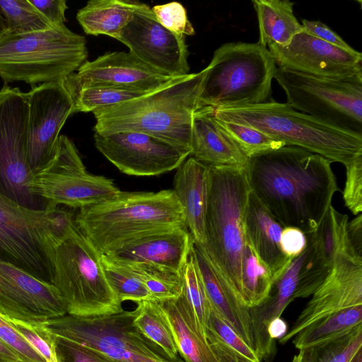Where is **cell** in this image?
Segmentation results:
<instances>
[{"instance_id":"9a60e30c","label":"cell","mask_w":362,"mask_h":362,"mask_svg":"<svg viewBox=\"0 0 362 362\" xmlns=\"http://www.w3.org/2000/svg\"><path fill=\"white\" fill-rule=\"evenodd\" d=\"M116 40L140 60L165 75L177 78L189 74L185 36L164 28L147 4L136 1L130 21Z\"/></svg>"},{"instance_id":"74e56055","label":"cell","mask_w":362,"mask_h":362,"mask_svg":"<svg viewBox=\"0 0 362 362\" xmlns=\"http://www.w3.org/2000/svg\"><path fill=\"white\" fill-rule=\"evenodd\" d=\"M216 119L247 158L264 151L286 146L284 142L275 139L255 128Z\"/></svg>"},{"instance_id":"484cf974","label":"cell","mask_w":362,"mask_h":362,"mask_svg":"<svg viewBox=\"0 0 362 362\" xmlns=\"http://www.w3.org/2000/svg\"><path fill=\"white\" fill-rule=\"evenodd\" d=\"M283 228L250 191L245 215V238L270 270L273 281L284 273L292 259L281 247Z\"/></svg>"},{"instance_id":"c3c4849f","label":"cell","mask_w":362,"mask_h":362,"mask_svg":"<svg viewBox=\"0 0 362 362\" xmlns=\"http://www.w3.org/2000/svg\"><path fill=\"white\" fill-rule=\"evenodd\" d=\"M53 26L64 25L65 11L68 8L65 0H29Z\"/></svg>"},{"instance_id":"f6af8a7d","label":"cell","mask_w":362,"mask_h":362,"mask_svg":"<svg viewBox=\"0 0 362 362\" xmlns=\"http://www.w3.org/2000/svg\"><path fill=\"white\" fill-rule=\"evenodd\" d=\"M0 339L24 362H47L20 333L10 319L1 313Z\"/></svg>"},{"instance_id":"7bdbcfd3","label":"cell","mask_w":362,"mask_h":362,"mask_svg":"<svg viewBox=\"0 0 362 362\" xmlns=\"http://www.w3.org/2000/svg\"><path fill=\"white\" fill-rule=\"evenodd\" d=\"M55 354L57 362H116L98 350L54 335Z\"/></svg>"},{"instance_id":"b9f144b4","label":"cell","mask_w":362,"mask_h":362,"mask_svg":"<svg viewBox=\"0 0 362 362\" xmlns=\"http://www.w3.org/2000/svg\"><path fill=\"white\" fill-rule=\"evenodd\" d=\"M9 319L20 333L42 356L47 362H57L54 335L48 332L42 325L41 322Z\"/></svg>"},{"instance_id":"7402d4cb","label":"cell","mask_w":362,"mask_h":362,"mask_svg":"<svg viewBox=\"0 0 362 362\" xmlns=\"http://www.w3.org/2000/svg\"><path fill=\"white\" fill-rule=\"evenodd\" d=\"M194 239L187 228L148 233L107 252L118 263H141L182 273L190 255Z\"/></svg>"},{"instance_id":"52a82bcc","label":"cell","mask_w":362,"mask_h":362,"mask_svg":"<svg viewBox=\"0 0 362 362\" xmlns=\"http://www.w3.org/2000/svg\"><path fill=\"white\" fill-rule=\"evenodd\" d=\"M88 57L86 39L65 25L0 39V77L5 83H57L74 73Z\"/></svg>"},{"instance_id":"8d00e7d4","label":"cell","mask_w":362,"mask_h":362,"mask_svg":"<svg viewBox=\"0 0 362 362\" xmlns=\"http://www.w3.org/2000/svg\"><path fill=\"white\" fill-rule=\"evenodd\" d=\"M101 264L108 284L122 303L131 300L137 303L151 299L146 286L131 270L103 254Z\"/></svg>"},{"instance_id":"30bf717a","label":"cell","mask_w":362,"mask_h":362,"mask_svg":"<svg viewBox=\"0 0 362 362\" xmlns=\"http://www.w3.org/2000/svg\"><path fill=\"white\" fill-rule=\"evenodd\" d=\"M135 310L93 317L66 314L42 322L52 334L84 344L116 362H185L175 360L134 325Z\"/></svg>"},{"instance_id":"ab89813d","label":"cell","mask_w":362,"mask_h":362,"mask_svg":"<svg viewBox=\"0 0 362 362\" xmlns=\"http://www.w3.org/2000/svg\"><path fill=\"white\" fill-rule=\"evenodd\" d=\"M362 326L349 334L318 348H310L312 362H350L361 350Z\"/></svg>"},{"instance_id":"ffe728a7","label":"cell","mask_w":362,"mask_h":362,"mask_svg":"<svg viewBox=\"0 0 362 362\" xmlns=\"http://www.w3.org/2000/svg\"><path fill=\"white\" fill-rule=\"evenodd\" d=\"M358 305H362V262L341 254L279 342H288L302 329L328 315Z\"/></svg>"},{"instance_id":"603a6c76","label":"cell","mask_w":362,"mask_h":362,"mask_svg":"<svg viewBox=\"0 0 362 362\" xmlns=\"http://www.w3.org/2000/svg\"><path fill=\"white\" fill-rule=\"evenodd\" d=\"M191 255L212 308L255 351L253 327L249 308L240 301L229 284L212 263L202 245L194 241Z\"/></svg>"},{"instance_id":"7dc6e473","label":"cell","mask_w":362,"mask_h":362,"mask_svg":"<svg viewBox=\"0 0 362 362\" xmlns=\"http://www.w3.org/2000/svg\"><path fill=\"white\" fill-rule=\"evenodd\" d=\"M301 25L305 32L317 38L344 49L354 50L337 33L321 21L302 19Z\"/></svg>"},{"instance_id":"6f0895ef","label":"cell","mask_w":362,"mask_h":362,"mask_svg":"<svg viewBox=\"0 0 362 362\" xmlns=\"http://www.w3.org/2000/svg\"><path fill=\"white\" fill-rule=\"evenodd\" d=\"M350 362H362V351H359Z\"/></svg>"},{"instance_id":"d6986e66","label":"cell","mask_w":362,"mask_h":362,"mask_svg":"<svg viewBox=\"0 0 362 362\" xmlns=\"http://www.w3.org/2000/svg\"><path fill=\"white\" fill-rule=\"evenodd\" d=\"M276 67L319 77L341 78L362 74V54L327 43L304 30L286 47H268Z\"/></svg>"},{"instance_id":"5b68a950","label":"cell","mask_w":362,"mask_h":362,"mask_svg":"<svg viewBox=\"0 0 362 362\" xmlns=\"http://www.w3.org/2000/svg\"><path fill=\"white\" fill-rule=\"evenodd\" d=\"M250 191L245 167L209 165L202 246L238 299L246 243L245 215Z\"/></svg>"},{"instance_id":"e575fe53","label":"cell","mask_w":362,"mask_h":362,"mask_svg":"<svg viewBox=\"0 0 362 362\" xmlns=\"http://www.w3.org/2000/svg\"><path fill=\"white\" fill-rule=\"evenodd\" d=\"M347 223L348 216L338 212L331 205L313 233L325 261L331 267L339 255H347Z\"/></svg>"},{"instance_id":"816d5d0a","label":"cell","mask_w":362,"mask_h":362,"mask_svg":"<svg viewBox=\"0 0 362 362\" xmlns=\"http://www.w3.org/2000/svg\"><path fill=\"white\" fill-rule=\"evenodd\" d=\"M206 339L219 362H252L217 338L206 335Z\"/></svg>"},{"instance_id":"277c9868","label":"cell","mask_w":362,"mask_h":362,"mask_svg":"<svg viewBox=\"0 0 362 362\" xmlns=\"http://www.w3.org/2000/svg\"><path fill=\"white\" fill-rule=\"evenodd\" d=\"M216 118L245 124L271 137L346 165L362 155V135L333 126L274 100L218 107Z\"/></svg>"},{"instance_id":"83f0119b","label":"cell","mask_w":362,"mask_h":362,"mask_svg":"<svg viewBox=\"0 0 362 362\" xmlns=\"http://www.w3.org/2000/svg\"><path fill=\"white\" fill-rule=\"evenodd\" d=\"M259 38L257 43L267 47L272 45L286 47L303 30L293 13L294 3L289 0H254Z\"/></svg>"},{"instance_id":"f907efd6","label":"cell","mask_w":362,"mask_h":362,"mask_svg":"<svg viewBox=\"0 0 362 362\" xmlns=\"http://www.w3.org/2000/svg\"><path fill=\"white\" fill-rule=\"evenodd\" d=\"M347 255L362 262V214L348 222L346 226Z\"/></svg>"},{"instance_id":"836d02e7","label":"cell","mask_w":362,"mask_h":362,"mask_svg":"<svg viewBox=\"0 0 362 362\" xmlns=\"http://www.w3.org/2000/svg\"><path fill=\"white\" fill-rule=\"evenodd\" d=\"M118 264L125 267L136 274L147 288L152 300L161 302L175 298L182 292V272L177 273L141 263Z\"/></svg>"},{"instance_id":"bcb514c9","label":"cell","mask_w":362,"mask_h":362,"mask_svg":"<svg viewBox=\"0 0 362 362\" xmlns=\"http://www.w3.org/2000/svg\"><path fill=\"white\" fill-rule=\"evenodd\" d=\"M345 167L343 199L346 206L357 216L362 212V155Z\"/></svg>"},{"instance_id":"e0dca14e","label":"cell","mask_w":362,"mask_h":362,"mask_svg":"<svg viewBox=\"0 0 362 362\" xmlns=\"http://www.w3.org/2000/svg\"><path fill=\"white\" fill-rule=\"evenodd\" d=\"M28 93V158L36 174L54 157L59 132L73 114L71 95L62 82L34 86Z\"/></svg>"},{"instance_id":"9f6ffc18","label":"cell","mask_w":362,"mask_h":362,"mask_svg":"<svg viewBox=\"0 0 362 362\" xmlns=\"http://www.w3.org/2000/svg\"><path fill=\"white\" fill-rule=\"evenodd\" d=\"M8 34L6 21L0 13V39L5 35Z\"/></svg>"},{"instance_id":"44dd1931","label":"cell","mask_w":362,"mask_h":362,"mask_svg":"<svg viewBox=\"0 0 362 362\" xmlns=\"http://www.w3.org/2000/svg\"><path fill=\"white\" fill-rule=\"evenodd\" d=\"M173 78L148 66L129 52H112L93 61H86L76 73L70 74L62 83L71 89L105 84L151 93Z\"/></svg>"},{"instance_id":"ac0fdd59","label":"cell","mask_w":362,"mask_h":362,"mask_svg":"<svg viewBox=\"0 0 362 362\" xmlns=\"http://www.w3.org/2000/svg\"><path fill=\"white\" fill-rule=\"evenodd\" d=\"M0 313L9 318L42 322L67 314L51 283L0 259Z\"/></svg>"},{"instance_id":"1f68e13d","label":"cell","mask_w":362,"mask_h":362,"mask_svg":"<svg viewBox=\"0 0 362 362\" xmlns=\"http://www.w3.org/2000/svg\"><path fill=\"white\" fill-rule=\"evenodd\" d=\"M272 281L270 270L246 240L242 257L240 302L247 308L257 306L268 296Z\"/></svg>"},{"instance_id":"4316f807","label":"cell","mask_w":362,"mask_h":362,"mask_svg":"<svg viewBox=\"0 0 362 362\" xmlns=\"http://www.w3.org/2000/svg\"><path fill=\"white\" fill-rule=\"evenodd\" d=\"M159 303L169 319L185 362H219L183 291L175 298Z\"/></svg>"},{"instance_id":"d4e9b609","label":"cell","mask_w":362,"mask_h":362,"mask_svg":"<svg viewBox=\"0 0 362 362\" xmlns=\"http://www.w3.org/2000/svg\"><path fill=\"white\" fill-rule=\"evenodd\" d=\"M209 165L191 156L177 168L173 192L183 210L187 227L194 241H205V216L208 199Z\"/></svg>"},{"instance_id":"6da1fadb","label":"cell","mask_w":362,"mask_h":362,"mask_svg":"<svg viewBox=\"0 0 362 362\" xmlns=\"http://www.w3.org/2000/svg\"><path fill=\"white\" fill-rule=\"evenodd\" d=\"M331 163L285 146L250 157L245 170L251 191L272 216L307 235L317 230L339 190Z\"/></svg>"},{"instance_id":"5bb4252c","label":"cell","mask_w":362,"mask_h":362,"mask_svg":"<svg viewBox=\"0 0 362 362\" xmlns=\"http://www.w3.org/2000/svg\"><path fill=\"white\" fill-rule=\"evenodd\" d=\"M33 194L47 203L81 209L116 196L121 190L110 178L89 173L74 142L61 135L56 154L34 175Z\"/></svg>"},{"instance_id":"9c48e42d","label":"cell","mask_w":362,"mask_h":362,"mask_svg":"<svg viewBox=\"0 0 362 362\" xmlns=\"http://www.w3.org/2000/svg\"><path fill=\"white\" fill-rule=\"evenodd\" d=\"M101 255L76 225L54 245L52 284L67 314L93 317L124 310L105 276Z\"/></svg>"},{"instance_id":"4dcf8cb0","label":"cell","mask_w":362,"mask_h":362,"mask_svg":"<svg viewBox=\"0 0 362 362\" xmlns=\"http://www.w3.org/2000/svg\"><path fill=\"white\" fill-rule=\"evenodd\" d=\"M134 325L173 359L181 360L174 332L160 303L148 299L136 303Z\"/></svg>"},{"instance_id":"f5cc1de1","label":"cell","mask_w":362,"mask_h":362,"mask_svg":"<svg viewBox=\"0 0 362 362\" xmlns=\"http://www.w3.org/2000/svg\"><path fill=\"white\" fill-rule=\"evenodd\" d=\"M267 332L272 339H280L287 332V325L281 317L275 318L269 324Z\"/></svg>"},{"instance_id":"d6a6232c","label":"cell","mask_w":362,"mask_h":362,"mask_svg":"<svg viewBox=\"0 0 362 362\" xmlns=\"http://www.w3.org/2000/svg\"><path fill=\"white\" fill-rule=\"evenodd\" d=\"M66 88L73 99V114L79 112H93L149 93L105 84L91 85L75 89Z\"/></svg>"},{"instance_id":"8992f818","label":"cell","mask_w":362,"mask_h":362,"mask_svg":"<svg viewBox=\"0 0 362 362\" xmlns=\"http://www.w3.org/2000/svg\"><path fill=\"white\" fill-rule=\"evenodd\" d=\"M76 226L72 212L49 203L24 207L0 192V259L52 284L53 250Z\"/></svg>"},{"instance_id":"ee69618b","label":"cell","mask_w":362,"mask_h":362,"mask_svg":"<svg viewBox=\"0 0 362 362\" xmlns=\"http://www.w3.org/2000/svg\"><path fill=\"white\" fill-rule=\"evenodd\" d=\"M158 21L178 35H193L194 27L189 21L184 6L177 1L156 5L151 8Z\"/></svg>"},{"instance_id":"4fadbf2b","label":"cell","mask_w":362,"mask_h":362,"mask_svg":"<svg viewBox=\"0 0 362 362\" xmlns=\"http://www.w3.org/2000/svg\"><path fill=\"white\" fill-rule=\"evenodd\" d=\"M307 245L293 258L284 273L272 282L266 298L249 308L255 341V351L261 359L270 358L275 344L267 332L269 324L281 317L293 300L313 295L331 270L325 261L313 235H306Z\"/></svg>"},{"instance_id":"ba28073f","label":"cell","mask_w":362,"mask_h":362,"mask_svg":"<svg viewBox=\"0 0 362 362\" xmlns=\"http://www.w3.org/2000/svg\"><path fill=\"white\" fill-rule=\"evenodd\" d=\"M199 97V107L256 105L269 100L276 65L259 43L222 45L214 52Z\"/></svg>"},{"instance_id":"d590c367","label":"cell","mask_w":362,"mask_h":362,"mask_svg":"<svg viewBox=\"0 0 362 362\" xmlns=\"http://www.w3.org/2000/svg\"><path fill=\"white\" fill-rule=\"evenodd\" d=\"M8 34H25L48 30L53 26L29 0H0Z\"/></svg>"},{"instance_id":"681fc988","label":"cell","mask_w":362,"mask_h":362,"mask_svg":"<svg viewBox=\"0 0 362 362\" xmlns=\"http://www.w3.org/2000/svg\"><path fill=\"white\" fill-rule=\"evenodd\" d=\"M280 243L284 255L293 259L305 248L307 238L305 233L297 228L285 227L281 232Z\"/></svg>"},{"instance_id":"cb8c5ba5","label":"cell","mask_w":362,"mask_h":362,"mask_svg":"<svg viewBox=\"0 0 362 362\" xmlns=\"http://www.w3.org/2000/svg\"><path fill=\"white\" fill-rule=\"evenodd\" d=\"M191 156L207 165L245 167L248 158L224 131L214 115V108L202 107L194 113Z\"/></svg>"},{"instance_id":"f546056e","label":"cell","mask_w":362,"mask_h":362,"mask_svg":"<svg viewBox=\"0 0 362 362\" xmlns=\"http://www.w3.org/2000/svg\"><path fill=\"white\" fill-rule=\"evenodd\" d=\"M362 326V305L328 315L299 332L293 344L300 349L318 348L338 339Z\"/></svg>"},{"instance_id":"11a10c76","label":"cell","mask_w":362,"mask_h":362,"mask_svg":"<svg viewBox=\"0 0 362 362\" xmlns=\"http://www.w3.org/2000/svg\"><path fill=\"white\" fill-rule=\"evenodd\" d=\"M313 354L311 349H300L296 355L292 362H312Z\"/></svg>"},{"instance_id":"2e32d148","label":"cell","mask_w":362,"mask_h":362,"mask_svg":"<svg viewBox=\"0 0 362 362\" xmlns=\"http://www.w3.org/2000/svg\"><path fill=\"white\" fill-rule=\"evenodd\" d=\"M93 137L97 149L129 175H159L177 169L191 156L190 150L141 132L94 133Z\"/></svg>"},{"instance_id":"7c38bea8","label":"cell","mask_w":362,"mask_h":362,"mask_svg":"<svg viewBox=\"0 0 362 362\" xmlns=\"http://www.w3.org/2000/svg\"><path fill=\"white\" fill-rule=\"evenodd\" d=\"M28 116V93L4 86L0 90V192L24 207L43 210L49 203L32 190Z\"/></svg>"},{"instance_id":"f1b7e54d","label":"cell","mask_w":362,"mask_h":362,"mask_svg":"<svg viewBox=\"0 0 362 362\" xmlns=\"http://www.w3.org/2000/svg\"><path fill=\"white\" fill-rule=\"evenodd\" d=\"M136 4V1L91 0L78 11L76 19L87 35L117 39L130 21Z\"/></svg>"},{"instance_id":"3957f363","label":"cell","mask_w":362,"mask_h":362,"mask_svg":"<svg viewBox=\"0 0 362 362\" xmlns=\"http://www.w3.org/2000/svg\"><path fill=\"white\" fill-rule=\"evenodd\" d=\"M75 223L101 254L148 233L187 228L173 189L120 191L111 199L79 209Z\"/></svg>"},{"instance_id":"8fae6325","label":"cell","mask_w":362,"mask_h":362,"mask_svg":"<svg viewBox=\"0 0 362 362\" xmlns=\"http://www.w3.org/2000/svg\"><path fill=\"white\" fill-rule=\"evenodd\" d=\"M274 78L296 110L362 135V74L331 78L277 67Z\"/></svg>"},{"instance_id":"60d3db41","label":"cell","mask_w":362,"mask_h":362,"mask_svg":"<svg viewBox=\"0 0 362 362\" xmlns=\"http://www.w3.org/2000/svg\"><path fill=\"white\" fill-rule=\"evenodd\" d=\"M206 334L221 340L252 362H262L257 353L246 344L212 307L206 322Z\"/></svg>"},{"instance_id":"f35d334b","label":"cell","mask_w":362,"mask_h":362,"mask_svg":"<svg viewBox=\"0 0 362 362\" xmlns=\"http://www.w3.org/2000/svg\"><path fill=\"white\" fill-rule=\"evenodd\" d=\"M182 291L192 308L202 331L206 336V326L211 305L205 293L191 253L182 271Z\"/></svg>"},{"instance_id":"7a4b0ae2","label":"cell","mask_w":362,"mask_h":362,"mask_svg":"<svg viewBox=\"0 0 362 362\" xmlns=\"http://www.w3.org/2000/svg\"><path fill=\"white\" fill-rule=\"evenodd\" d=\"M207 68L173 78L163 87L139 98L93 113L95 133L122 131L147 134L191 150L192 124L199 108V97Z\"/></svg>"},{"instance_id":"db71d44e","label":"cell","mask_w":362,"mask_h":362,"mask_svg":"<svg viewBox=\"0 0 362 362\" xmlns=\"http://www.w3.org/2000/svg\"><path fill=\"white\" fill-rule=\"evenodd\" d=\"M0 362H24L0 339Z\"/></svg>"}]
</instances>
